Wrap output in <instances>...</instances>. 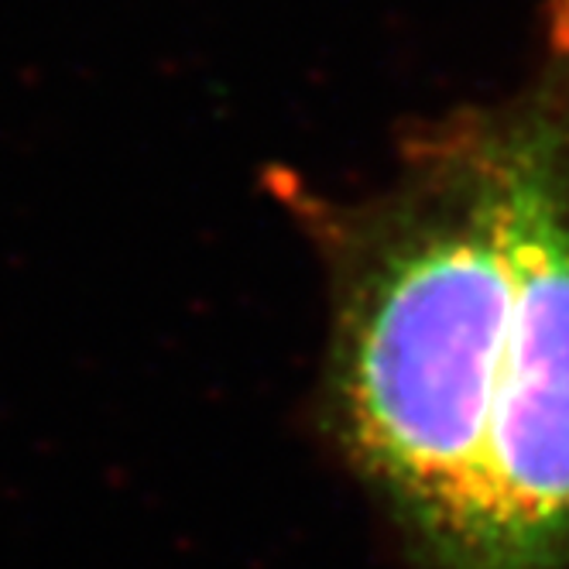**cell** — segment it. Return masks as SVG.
<instances>
[{
	"instance_id": "7a4b0ae2",
	"label": "cell",
	"mask_w": 569,
	"mask_h": 569,
	"mask_svg": "<svg viewBox=\"0 0 569 569\" xmlns=\"http://www.w3.org/2000/svg\"><path fill=\"white\" fill-rule=\"evenodd\" d=\"M511 319L477 495L450 569H569V14L536 79L498 103Z\"/></svg>"
},
{
	"instance_id": "6da1fadb",
	"label": "cell",
	"mask_w": 569,
	"mask_h": 569,
	"mask_svg": "<svg viewBox=\"0 0 569 569\" xmlns=\"http://www.w3.org/2000/svg\"><path fill=\"white\" fill-rule=\"evenodd\" d=\"M330 271L327 426L419 569H450L477 495L511 319L495 107L419 128L360 202L296 192Z\"/></svg>"
}]
</instances>
